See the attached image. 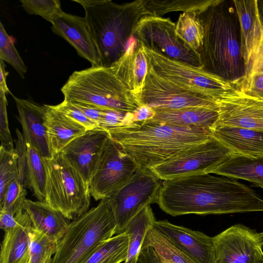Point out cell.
<instances>
[{
	"mask_svg": "<svg viewBox=\"0 0 263 263\" xmlns=\"http://www.w3.org/2000/svg\"><path fill=\"white\" fill-rule=\"evenodd\" d=\"M216 263H259L263 233L236 224L213 237Z\"/></svg>",
	"mask_w": 263,
	"mask_h": 263,
	"instance_id": "5bb4252c",
	"label": "cell"
},
{
	"mask_svg": "<svg viewBox=\"0 0 263 263\" xmlns=\"http://www.w3.org/2000/svg\"><path fill=\"white\" fill-rule=\"evenodd\" d=\"M161 179L150 169L139 167L133 177L108 198L116 223V235L123 233L143 208L156 202Z\"/></svg>",
	"mask_w": 263,
	"mask_h": 263,
	"instance_id": "30bf717a",
	"label": "cell"
},
{
	"mask_svg": "<svg viewBox=\"0 0 263 263\" xmlns=\"http://www.w3.org/2000/svg\"><path fill=\"white\" fill-rule=\"evenodd\" d=\"M85 10V18L100 57V66L111 67L125 53L134 29L150 15L144 0L121 4L109 0L73 1Z\"/></svg>",
	"mask_w": 263,
	"mask_h": 263,
	"instance_id": "277c9868",
	"label": "cell"
},
{
	"mask_svg": "<svg viewBox=\"0 0 263 263\" xmlns=\"http://www.w3.org/2000/svg\"><path fill=\"white\" fill-rule=\"evenodd\" d=\"M44 124L52 156L60 152L73 140L86 132L87 129L52 105H45Z\"/></svg>",
	"mask_w": 263,
	"mask_h": 263,
	"instance_id": "7402d4cb",
	"label": "cell"
},
{
	"mask_svg": "<svg viewBox=\"0 0 263 263\" xmlns=\"http://www.w3.org/2000/svg\"><path fill=\"white\" fill-rule=\"evenodd\" d=\"M132 122H142L152 119L155 116L154 110L146 105H142L132 112Z\"/></svg>",
	"mask_w": 263,
	"mask_h": 263,
	"instance_id": "bcb514c9",
	"label": "cell"
},
{
	"mask_svg": "<svg viewBox=\"0 0 263 263\" xmlns=\"http://www.w3.org/2000/svg\"><path fill=\"white\" fill-rule=\"evenodd\" d=\"M154 226L170 238L194 263H216L213 237L200 232L174 224L166 220Z\"/></svg>",
	"mask_w": 263,
	"mask_h": 263,
	"instance_id": "ac0fdd59",
	"label": "cell"
},
{
	"mask_svg": "<svg viewBox=\"0 0 263 263\" xmlns=\"http://www.w3.org/2000/svg\"><path fill=\"white\" fill-rule=\"evenodd\" d=\"M0 91H2L6 93H11L6 83V78L8 73L6 71L5 63L2 60L0 62Z\"/></svg>",
	"mask_w": 263,
	"mask_h": 263,
	"instance_id": "c3c4849f",
	"label": "cell"
},
{
	"mask_svg": "<svg viewBox=\"0 0 263 263\" xmlns=\"http://www.w3.org/2000/svg\"><path fill=\"white\" fill-rule=\"evenodd\" d=\"M32 224L20 226L5 232L1 243L0 263H28L29 230Z\"/></svg>",
	"mask_w": 263,
	"mask_h": 263,
	"instance_id": "4316f807",
	"label": "cell"
},
{
	"mask_svg": "<svg viewBox=\"0 0 263 263\" xmlns=\"http://www.w3.org/2000/svg\"><path fill=\"white\" fill-rule=\"evenodd\" d=\"M214 99L218 113L215 126L236 127L263 132L262 99L248 95L235 87Z\"/></svg>",
	"mask_w": 263,
	"mask_h": 263,
	"instance_id": "9a60e30c",
	"label": "cell"
},
{
	"mask_svg": "<svg viewBox=\"0 0 263 263\" xmlns=\"http://www.w3.org/2000/svg\"><path fill=\"white\" fill-rule=\"evenodd\" d=\"M6 93L0 91V139L1 146L7 150L14 149L13 141L9 127L7 100Z\"/></svg>",
	"mask_w": 263,
	"mask_h": 263,
	"instance_id": "60d3db41",
	"label": "cell"
},
{
	"mask_svg": "<svg viewBox=\"0 0 263 263\" xmlns=\"http://www.w3.org/2000/svg\"><path fill=\"white\" fill-rule=\"evenodd\" d=\"M175 26L169 17L144 15L134 29L133 37L144 47L170 59L202 68L199 52L189 47L177 36Z\"/></svg>",
	"mask_w": 263,
	"mask_h": 263,
	"instance_id": "9c48e42d",
	"label": "cell"
},
{
	"mask_svg": "<svg viewBox=\"0 0 263 263\" xmlns=\"http://www.w3.org/2000/svg\"><path fill=\"white\" fill-rule=\"evenodd\" d=\"M132 118V112L103 108L98 127L108 132L111 129L133 123Z\"/></svg>",
	"mask_w": 263,
	"mask_h": 263,
	"instance_id": "ab89813d",
	"label": "cell"
},
{
	"mask_svg": "<svg viewBox=\"0 0 263 263\" xmlns=\"http://www.w3.org/2000/svg\"><path fill=\"white\" fill-rule=\"evenodd\" d=\"M204 28L202 68L236 85L245 74L239 24L232 1L219 0L198 15Z\"/></svg>",
	"mask_w": 263,
	"mask_h": 263,
	"instance_id": "3957f363",
	"label": "cell"
},
{
	"mask_svg": "<svg viewBox=\"0 0 263 263\" xmlns=\"http://www.w3.org/2000/svg\"><path fill=\"white\" fill-rule=\"evenodd\" d=\"M219 0H144L145 6L150 15L163 16L172 12H191L197 15Z\"/></svg>",
	"mask_w": 263,
	"mask_h": 263,
	"instance_id": "1f68e13d",
	"label": "cell"
},
{
	"mask_svg": "<svg viewBox=\"0 0 263 263\" xmlns=\"http://www.w3.org/2000/svg\"><path fill=\"white\" fill-rule=\"evenodd\" d=\"M110 68L138 103L148 71V62L142 44L134 38L125 53Z\"/></svg>",
	"mask_w": 263,
	"mask_h": 263,
	"instance_id": "d6986e66",
	"label": "cell"
},
{
	"mask_svg": "<svg viewBox=\"0 0 263 263\" xmlns=\"http://www.w3.org/2000/svg\"><path fill=\"white\" fill-rule=\"evenodd\" d=\"M27 193L26 187L19 179H15L9 185L3 199L0 201V211L13 215L22 211Z\"/></svg>",
	"mask_w": 263,
	"mask_h": 263,
	"instance_id": "74e56055",
	"label": "cell"
},
{
	"mask_svg": "<svg viewBox=\"0 0 263 263\" xmlns=\"http://www.w3.org/2000/svg\"><path fill=\"white\" fill-rule=\"evenodd\" d=\"M27 166L25 187L30 189L40 201L46 202V173L40 152L31 144L26 143Z\"/></svg>",
	"mask_w": 263,
	"mask_h": 263,
	"instance_id": "f546056e",
	"label": "cell"
},
{
	"mask_svg": "<svg viewBox=\"0 0 263 263\" xmlns=\"http://www.w3.org/2000/svg\"><path fill=\"white\" fill-rule=\"evenodd\" d=\"M138 103L139 106L144 105L153 109L202 107L217 109L214 99L186 90L171 82L158 75L148 64L144 86Z\"/></svg>",
	"mask_w": 263,
	"mask_h": 263,
	"instance_id": "4fadbf2b",
	"label": "cell"
},
{
	"mask_svg": "<svg viewBox=\"0 0 263 263\" xmlns=\"http://www.w3.org/2000/svg\"><path fill=\"white\" fill-rule=\"evenodd\" d=\"M155 116L151 120L181 127L210 128L215 126L218 110L202 107H189L175 109H153Z\"/></svg>",
	"mask_w": 263,
	"mask_h": 263,
	"instance_id": "d4e9b609",
	"label": "cell"
},
{
	"mask_svg": "<svg viewBox=\"0 0 263 263\" xmlns=\"http://www.w3.org/2000/svg\"><path fill=\"white\" fill-rule=\"evenodd\" d=\"M129 244L127 234L116 235L102 243L81 263H121L127 258Z\"/></svg>",
	"mask_w": 263,
	"mask_h": 263,
	"instance_id": "4dcf8cb0",
	"label": "cell"
},
{
	"mask_svg": "<svg viewBox=\"0 0 263 263\" xmlns=\"http://www.w3.org/2000/svg\"><path fill=\"white\" fill-rule=\"evenodd\" d=\"M51 23L52 32L68 42L80 57L92 66H101L99 52L85 17L62 11Z\"/></svg>",
	"mask_w": 263,
	"mask_h": 263,
	"instance_id": "e0dca14e",
	"label": "cell"
},
{
	"mask_svg": "<svg viewBox=\"0 0 263 263\" xmlns=\"http://www.w3.org/2000/svg\"><path fill=\"white\" fill-rule=\"evenodd\" d=\"M64 99L133 112L140 106L110 67L91 66L74 71L61 88Z\"/></svg>",
	"mask_w": 263,
	"mask_h": 263,
	"instance_id": "8992f818",
	"label": "cell"
},
{
	"mask_svg": "<svg viewBox=\"0 0 263 263\" xmlns=\"http://www.w3.org/2000/svg\"><path fill=\"white\" fill-rule=\"evenodd\" d=\"M175 32L189 47L199 51L203 44L204 28L202 21L196 13L181 14L176 24Z\"/></svg>",
	"mask_w": 263,
	"mask_h": 263,
	"instance_id": "836d02e7",
	"label": "cell"
},
{
	"mask_svg": "<svg viewBox=\"0 0 263 263\" xmlns=\"http://www.w3.org/2000/svg\"><path fill=\"white\" fill-rule=\"evenodd\" d=\"M28 263H29V262H28Z\"/></svg>",
	"mask_w": 263,
	"mask_h": 263,
	"instance_id": "db71d44e",
	"label": "cell"
},
{
	"mask_svg": "<svg viewBox=\"0 0 263 263\" xmlns=\"http://www.w3.org/2000/svg\"><path fill=\"white\" fill-rule=\"evenodd\" d=\"M0 58L9 63L21 77L24 78L27 67L2 22L0 23Z\"/></svg>",
	"mask_w": 263,
	"mask_h": 263,
	"instance_id": "8d00e7d4",
	"label": "cell"
},
{
	"mask_svg": "<svg viewBox=\"0 0 263 263\" xmlns=\"http://www.w3.org/2000/svg\"><path fill=\"white\" fill-rule=\"evenodd\" d=\"M23 209L28 215L33 228L58 242L66 233L70 220L46 202L26 199Z\"/></svg>",
	"mask_w": 263,
	"mask_h": 263,
	"instance_id": "cb8c5ba5",
	"label": "cell"
},
{
	"mask_svg": "<svg viewBox=\"0 0 263 263\" xmlns=\"http://www.w3.org/2000/svg\"><path fill=\"white\" fill-rule=\"evenodd\" d=\"M234 154L212 136L210 139L180 153L150 169L161 180L206 173Z\"/></svg>",
	"mask_w": 263,
	"mask_h": 263,
	"instance_id": "8fae6325",
	"label": "cell"
},
{
	"mask_svg": "<svg viewBox=\"0 0 263 263\" xmlns=\"http://www.w3.org/2000/svg\"><path fill=\"white\" fill-rule=\"evenodd\" d=\"M232 2L238 18L241 51L246 67L263 40L257 0Z\"/></svg>",
	"mask_w": 263,
	"mask_h": 263,
	"instance_id": "44dd1931",
	"label": "cell"
},
{
	"mask_svg": "<svg viewBox=\"0 0 263 263\" xmlns=\"http://www.w3.org/2000/svg\"><path fill=\"white\" fill-rule=\"evenodd\" d=\"M151 248L160 263H194L154 225L147 231L141 248Z\"/></svg>",
	"mask_w": 263,
	"mask_h": 263,
	"instance_id": "83f0119b",
	"label": "cell"
},
{
	"mask_svg": "<svg viewBox=\"0 0 263 263\" xmlns=\"http://www.w3.org/2000/svg\"><path fill=\"white\" fill-rule=\"evenodd\" d=\"M31 224V220L24 210L15 215L0 211V228L5 232L17 227Z\"/></svg>",
	"mask_w": 263,
	"mask_h": 263,
	"instance_id": "ee69618b",
	"label": "cell"
},
{
	"mask_svg": "<svg viewBox=\"0 0 263 263\" xmlns=\"http://www.w3.org/2000/svg\"><path fill=\"white\" fill-rule=\"evenodd\" d=\"M158 259L151 248H141L137 259L134 263H156Z\"/></svg>",
	"mask_w": 263,
	"mask_h": 263,
	"instance_id": "7dc6e473",
	"label": "cell"
},
{
	"mask_svg": "<svg viewBox=\"0 0 263 263\" xmlns=\"http://www.w3.org/2000/svg\"><path fill=\"white\" fill-rule=\"evenodd\" d=\"M212 131L213 136L234 154L263 156V132L227 126H215Z\"/></svg>",
	"mask_w": 263,
	"mask_h": 263,
	"instance_id": "603a6c76",
	"label": "cell"
},
{
	"mask_svg": "<svg viewBox=\"0 0 263 263\" xmlns=\"http://www.w3.org/2000/svg\"><path fill=\"white\" fill-rule=\"evenodd\" d=\"M91 121L99 126L103 108L80 102H71Z\"/></svg>",
	"mask_w": 263,
	"mask_h": 263,
	"instance_id": "f6af8a7d",
	"label": "cell"
},
{
	"mask_svg": "<svg viewBox=\"0 0 263 263\" xmlns=\"http://www.w3.org/2000/svg\"><path fill=\"white\" fill-rule=\"evenodd\" d=\"M156 221L150 205L143 208L130 220L124 232L129 238L127 258L124 263H134L137 259L146 233Z\"/></svg>",
	"mask_w": 263,
	"mask_h": 263,
	"instance_id": "f1b7e54d",
	"label": "cell"
},
{
	"mask_svg": "<svg viewBox=\"0 0 263 263\" xmlns=\"http://www.w3.org/2000/svg\"><path fill=\"white\" fill-rule=\"evenodd\" d=\"M20 2L27 13L40 15L50 23L63 11L59 0H21Z\"/></svg>",
	"mask_w": 263,
	"mask_h": 263,
	"instance_id": "f35d334b",
	"label": "cell"
},
{
	"mask_svg": "<svg viewBox=\"0 0 263 263\" xmlns=\"http://www.w3.org/2000/svg\"><path fill=\"white\" fill-rule=\"evenodd\" d=\"M257 7L263 34V1H257Z\"/></svg>",
	"mask_w": 263,
	"mask_h": 263,
	"instance_id": "681fc988",
	"label": "cell"
},
{
	"mask_svg": "<svg viewBox=\"0 0 263 263\" xmlns=\"http://www.w3.org/2000/svg\"><path fill=\"white\" fill-rule=\"evenodd\" d=\"M18 179V171L15 148L7 150L0 147V201L5 196L8 186Z\"/></svg>",
	"mask_w": 263,
	"mask_h": 263,
	"instance_id": "d590c367",
	"label": "cell"
},
{
	"mask_svg": "<svg viewBox=\"0 0 263 263\" xmlns=\"http://www.w3.org/2000/svg\"><path fill=\"white\" fill-rule=\"evenodd\" d=\"M109 137L107 131L99 127L87 130L73 140L60 152L89 184Z\"/></svg>",
	"mask_w": 263,
	"mask_h": 263,
	"instance_id": "2e32d148",
	"label": "cell"
},
{
	"mask_svg": "<svg viewBox=\"0 0 263 263\" xmlns=\"http://www.w3.org/2000/svg\"><path fill=\"white\" fill-rule=\"evenodd\" d=\"M156 263H160V262H159V261L158 260V259L157 261L156 262Z\"/></svg>",
	"mask_w": 263,
	"mask_h": 263,
	"instance_id": "816d5d0a",
	"label": "cell"
},
{
	"mask_svg": "<svg viewBox=\"0 0 263 263\" xmlns=\"http://www.w3.org/2000/svg\"><path fill=\"white\" fill-rule=\"evenodd\" d=\"M17 139L14 140L15 152L16 154L17 163L18 171V179L26 186L27 149L26 142L23 134L18 128L15 129Z\"/></svg>",
	"mask_w": 263,
	"mask_h": 263,
	"instance_id": "7bdbcfd3",
	"label": "cell"
},
{
	"mask_svg": "<svg viewBox=\"0 0 263 263\" xmlns=\"http://www.w3.org/2000/svg\"><path fill=\"white\" fill-rule=\"evenodd\" d=\"M17 109L19 121L25 142L40 152L44 157H51L46 127L44 124L45 104L41 105L29 99L13 96Z\"/></svg>",
	"mask_w": 263,
	"mask_h": 263,
	"instance_id": "ffe728a7",
	"label": "cell"
},
{
	"mask_svg": "<svg viewBox=\"0 0 263 263\" xmlns=\"http://www.w3.org/2000/svg\"><path fill=\"white\" fill-rule=\"evenodd\" d=\"M116 223L108 198L72 220L58 242L50 263H81L102 243L113 237Z\"/></svg>",
	"mask_w": 263,
	"mask_h": 263,
	"instance_id": "5b68a950",
	"label": "cell"
},
{
	"mask_svg": "<svg viewBox=\"0 0 263 263\" xmlns=\"http://www.w3.org/2000/svg\"><path fill=\"white\" fill-rule=\"evenodd\" d=\"M29 263H50L58 242L33 227L29 230Z\"/></svg>",
	"mask_w": 263,
	"mask_h": 263,
	"instance_id": "e575fe53",
	"label": "cell"
},
{
	"mask_svg": "<svg viewBox=\"0 0 263 263\" xmlns=\"http://www.w3.org/2000/svg\"><path fill=\"white\" fill-rule=\"evenodd\" d=\"M139 167L137 163L109 137L89 182L91 196L96 201L109 198L127 182Z\"/></svg>",
	"mask_w": 263,
	"mask_h": 263,
	"instance_id": "7c38bea8",
	"label": "cell"
},
{
	"mask_svg": "<svg viewBox=\"0 0 263 263\" xmlns=\"http://www.w3.org/2000/svg\"><path fill=\"white\" fill-rule=\"evenodd\" d=\"M235 87L263 99V40L245 67V74Z\"/></svg>",
	"mask_w": 263,
	"mask_h": 263,
	"instance_id": "d6a6232c",
	"label": "cell"
},
{
	"mask_svg": "<svg viewBox=\"0 0 263 263\" xmlns=\"http://www.w3.org/2000/svg\"><path fill=\"white\" fill-rule=\"evenodd\" d=\"M157 203L173 216L263 211V199L233 178L201 173L165 180Z\"/></svg>",
	"mask_w": 263,
	"mask_h": 263,
	"instance_id": "6da1fadb",
	"label": "cell"
},
{
	"mask_svg": "<svg viewBox=\"0 0 263 263\" xmlns=\"http://www.w3.org/2000/svg\"><path fill=\"white\" fill-rule=\"evenodd\" d=\"M108 133L139 167L145 168L162 163L213 136L210 128L181 127L151 119Z\"/></svg>",
	"mask_w": 263,
	"mask_h": 263,
	"instance_id": "7a4b0ae2",
	"label": "cell"
},
{
	"mask_svg": "<svg viewBox=\"0 0 263 263\" xmlns=\"http://www.w3.org/2000/svg\"><path fill=\"white\" fill-rule=\"evenodd\" d=\"M46 173V202L72 220L85 213L90 203L89 184L60 153L43 157Z\"/></svg>",
	"mask_w": 263,
	"mask_h": 263,
	"instance_id": "52a82bcc",
	"label": "cell"
},
{
	"mask_svg": "<svg viewBox=\"0 0 263 263\" xmlns=\"http://www.w3.org/2000/svg\"><path fill=\"white\" fill-rule=\"evenodd\" d=\"M259 263H263V258H262Z\"/></svg>",
	"mask_w": 263,
	"mask_h": 263,
	"instance_id": "f907efd6",
	"label": "cell"
},
{
	"mask_svg": "<svg viewBox=\"0 0 263 263\" xmlns=\"http://www.w3.org/2000/svg\"><path fill=\"white\" fill-rule=\"evenodd\" d=\"M262 233H263V231H262Z\"/></svg>",
	"mask_w": 263,
	"mask_h": 263,
	"instance_id": "f5cc1de1",
	"label": "cell"
},
{
	"mask_svg": "<svg viewBox=\"0 0 263 263\" xmlns=\"http://www.w3.org/2000/svg\"><path fill=\"white\" fill-rule=\"evenodd\" d=\"M52 106L55 110L83 125L87 130L98 127L97 124L89 120L81 110L70 101L64 99L60 104Z\"/></svg>",
	"mask_w": 263,
	"mask_h": 263,
	"instance_id": "b9f144b4",
	"label": "cell"
},
{
	"mask_svg": "<svg viewBox=\"0 0 263 263\" xmlns=\"http://www.w3.org/2000/svg\"><path fill=\"white\" fill-rule=\"evenodd\" d=\"M208 173L245 180L263 189V156L233 154Z\"/></svg>",
	"mask_w": 263,
	"mask_h": 263,
	"instance_id": "484cf974",
	"label": "cell"
},
{
	"mask_svg": "<svg viewBox=\"0 0 263 263\" xmlns=\"http://www.w3.org/2000/svg\"><path fill=\"white\" fill-rule=\"evenodd\" d=\"M144 50L148 64L158 75L186 90L215 99L235 87L202 68L172 60L144 47Z\"/></svg>",
	"mask_w": 263,
	"mask_h": 263,
	"instance_id": "ba28073f",
	"label": "cell"
}]
</instances>
